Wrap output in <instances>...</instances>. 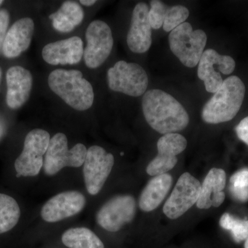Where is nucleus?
I'll list each match as a JSON object with an SVG mask.
<instances>
[{
	"label": "nucleus",
	"mask_w": 248,
	"mask_h": 248,
	"mask_svg": "<svg viewBox=\"0 0 248 248\" xmlns=\"http://www.w3.org/2000/svg\"><path fill=\"white\" fill-rule=\"evenodd\" d=\"M229 190L235 200L241 203L248 202V169L239 170L232 176Z\"/></svg>",
	"instance_id": "393cba45"
},
{
	"label": "nucleus",
	"mask_w": 248,
	"mask_h": 248,
	"mask_svg": "<svg viewBox=\"0 0 248 248\" xmlns=\"http://www.w3.org/2000/svg\"><path fill=\"white\" fill-rule=\"evenodd\" d=\"M84 44L79 37L52 42L42 50L44 60L49 64H76L84 55Z\"/></svg>",
	"instance_id": "2eb2a0df"
},
{
	"label": "nucleus",
	"mask_w": 248,
	"mask_h": 248,
	"mask_svg": "<svg viewBox=\"0 0 248 248\" xmlns=\"http://www.w3.org/2000/svg\"><path fill=\"white\" fill-rule=\"evenodd\" d=\"M172 177L170 174L155 176L142 191L139 206L144 212H151L159 206L170 190Z\"/></svg>",
	"instance_id": "6ab92c4d"
},
{
	"label": "nucleus",
	"mask_w": 248,
	"mask_h": 248,
	"mask_svg": "<svg viewBox=\"0 0 248 248\" xmlns=\"http://www.w3.org/2000/svg\"><path fill=\"white\" fill-rule=\"evenodd\" d=\"M109 88L131 97L145 94L148 86L146 72L136 63L117 62L108 71Z\"/></svg>",
	"instance_id": "0eeeda50"
},
{
	"label": "nucleus",
	"mask_w": 248,
	"mask_h": 248,
	"mask_svg": "<svg viewBox=\"0 0 248 248\" xmlns=\"http://www.w3.org/2000/svg\"><path fill=\"white\" fill-rule=\"evenodd\" d=\"M50 140L48 132L42 129H34L27 134L22 153L15 161L16 177H35L40 174Z\"/></svg>",
	"instance_id": "423d86ee"
},
{
	"label": "nucleus",
	"mask_w": 248,
	"mask_h": 248,
	"mask_svg": "<svg viewBox=\"0 0 248 248\" xmlns=\"http://www.w3.org/2000/svg\"><path fill=\"white\" fill-rule=\"evenodd\" d=\"M115 164V158L102 147L93 146L87 151L83 174L86 190L91 195L99 193Z\"/></svg>",
	"instance_id": "6e6552de"
},
{
	"label": "nucleus",
	"mask_w": 248,
	"mask_h": 248,
	"mask_svg": "<svg viewBox=\"0 0 248 248\" xmlns=\"http://www.w3.org/2000/svg\"><path fill=\"white\" fill-rule=\"evenodd\" d=\"M86 39L85 63L90 68H97L105 62L112 51L114 44L112 31L107 23L94 20L87 28Z\"/></svg>",
	"instance_id": "9b49d317"
},
{
	"label": "nucleus",
	"mask_w": 248,
	"mask_h": 248,
	"mask_svg": "<svg viewBox=\"0 0 248 248\" xmlns=\"http://www.w3.org/2000/svg\"><path fill=\"white\" fill-rule=\"evenodd\" d=\"M148 13L149 8L146 3H139L133 10L130 30L127 35V44L133 53H146L151 48L153 40Z\"/></svg>",
	"instance_id": "4468645a"
},
{
	"label": "nucleus",
	"mask_w": 248,
	"mask_h": 248,
	"mask_svg": "<svg viewBox=\"0 0 248 248\" xmlns=\"http://www.w3.org/2000/svg\"><path fill=\"white\" fill-rule=\"evenodd\" d=\"M10 22V14L6 9H0V50L2 49Z\"/></svg>",
	"instance_id": "cd10ccee"
},
{
	"label": "nucleus",
	"mask_w": 248,
	"mask_h": 248,
	"mask_svg": "<svg viewBox=\"0 0 248 248\" xmlns=\"http://www.w3.org/2000/svg\"><path fill=\"white\" fill-rule=\"evenodd\" d=\"M169 6L163 1L153 0L151 1V9L148 13V19L152 29L158 30L163 27L165 14Z\"/></svg>",
	"instance_id": "bb28decb"
},
{
	"label": "nucleus",
	"mask_w": 248,
	"mask_h": 248,
	"mask_svg": "<svg viewBox=\"0 0 248 248\" xmlns=\"http://www.w3.org/2000/svg\"><path fill=\"white\" fill-rule=\"evenodd\" d=\"M245 248H248V237L246 240V242H245Z\"/></svg>",
	"instance_id": "7c9ffc66"
},
{
	"label": "nucleus",
	"mask_w": 248,
	"mask_h": 248,
	"mask_svg": "<svg viewBox=\"0 0 248 248\" xmlns=\"http://www.w3.org/2000/svg\"><path fill=\"white\" fill-rule=\"evenodd\" d=\"M202 184L198 179L185 172L178 179L175 187L164 205V213L171 219L182 217L200 198Z\"/></svg>",
	"instance_id": "9d476101"
},
{
	"label": "nucleus",
	"mask_w": 248,
	"mask_h": 248,
	"mask_svg": "<svg viewBox=\"0 0 248 248\" xmlns=\"http://www.w3.org/2000/svg\"><path fill=\"white\" fill-rule=\"evenodd\" d=\"M223 229L231 231L236 243H241L248 237V220L239 219L229 213L222 215L219 221Z\"/></svg>",
	"instance_id": "b1692460"
},
{
	"label": "nucleus",
	"mask_w": 248,
	"mask_h": 248,
	"mask_svg": "<svg viewBox=\"0 0 248 248\" xmlns=\"http://www.w3.org/2000/svg\"><path fill=\"white\" fill-rule=\"evenodd\" d=\"M62 241L68 248H105L102 240L89 228H70L63 232Z\"/></svg>",
	"instance_id": "412c9836"
},
{
	"label": "nucleus",
	"mask_w": 248,
	"mask_h": 248,
	"mask_svg": "<svg viewBox=\"0 0 248 248\" xmlns=\"http://www.w3.org/2000/svg\"><path fill=\"white\" fill-rule=\"evenodd\" d=\"M6 103L13 110L19 108L30 97L32 86L31 72L22 66L11 67L6 73Z\"/></svg>",
	"instance_id": "dca6fc26"
},
{
	"label": "nucleus",
	"mask_w": 248,
	"mask_h": 248,
	"mask_svg": "<svg viewBox=\"0 0 248 248\" xmlns=\"http://www.w3.org/2000/svg\"><path fill=\"white\" fill-rule=\"evenodd\" d=\"M3 2H4V1H2V0H0V6L2 4Z\"/></svg>",
	"instance_id": "72a5a7b5"
},
{
	"label": "nucleus",
	"mask_w": 248,
	"mask_h": 248,
	"mask_svg": "<svg viewBox=\"0 0 248 248\" xmlns=\"http://www.w3.org/2000/svg\"><path fill=\"white\" fill-rule=\"evenodd\" d=\"M20 216L21 210L17 201L11 196L0 193V234L17 226Z\"/></svg>",
	"instance_id": "5701e85b"
},
{
	"label": "nucleus",
	"mask_w": 248,
	"mask_h": 248,
	"mask_svg": "<svg viewBox=\"0 0 248 248\" xmlns=\"http://www.w3.org/2000/svg\"><path fill=\"white\" fill-rule=\"evenodd\" d=\"M226 185V172L216 168L210 170L202 184L200 198L196 203L197 208L207 210L219 207L226 198L223 191Z\"/></svg>",
	"instance_id": "a211bd4d"
},
{
	"label": "nucleus",
	"mask_w": 248,
	"mask_h": 248,
	"mask_svg": "<svg viewBox=\"0 0 248 248\" xmlns=\"http://www.w3.org/2000/svg\"><path fill=\"white\" fill-rule=\"evenodd\" d=\"M48 83L50 89L75 110L84 111L92 107L93 86L81 71L55 70L49 75Z\"/></svg>",
	"instance_id": "7ed1b4c3"
},
{
	"label": "nucleus",
	"mask_w": 248,
	"mask_h": 248,
	"mask_svg": "<svg viewBox=\"0 0 248 248\" xmlns=\"http://www.w3.org/2000/svg\"><path fill=\"white\" fill-rule=\"evenodd\" d=\"M84 14L82 8L76 1H66L62 4L55 14L49 18L53 22V27L60 32H69L82 22Z\"/></svg>",
	"instance_id": "aec40b11"
},
{
	"label": "nucleus",
	"mask_w": 248,
	"mask_h": 248,
	"mask_svg": "<svg viewBox=\"0 0 248 248\" xmlns=\"http://www.w3.org/2000/svg\"><path fill=\"white\" fill-rule=\"evenodd\" d=\"M1 75H2V72H1V68H0V81H1Z\"/></svg>",
	"instance_id": "473e14b6"
},
{
	"label": "nucleus",
	"mask_w": 248,
	"mask_h": 248,
	"mask_svg": "<svg viewBox=\"0 0 248 248\" xmlns=\"http://www.w3.org/2000/svg\"><path fill=\"white\" fill-rule=\"evenodd\" d=\"M189 14L188 9L181 5L168 7L165 14L163 29L166 32H171L186 22L189 17Z\"/></svg>",
	"instance_id": "a878e982"
},
{
	"label": "nucleus",
	"mask_w": 248,
	"mask_h": 248,
	"mask_svg": "<svg viewBox=\"0 0 248 248\" xmlns=\"http://www.w3.org/2000/svg\"><path fill=\"white\" fill-rule=\"evenodd\" d=\"M96 1H95V0H81L80 3L86 6H91L95 4Z\"/></svg>",
	"instance_id": "c756f323"
},
{
	"label": "nucleus",
	"mask_w": 248,
	"mask_h": 248,
	"mask_svg": "<svg viewBox=\"0 0 248 248\" xmlns=\"http://www.w3.org/2000/svg\"><path fill=\"white\" fill-rule=\"evenodd\" d=\"M236 135L240 140L248 146V117H245L235 128Z\"/></svg>",
	"instance_id": "c85d7f7f"
},
{
	"label": "nucleus",
	"mask_w": 248,
	"mask_h": 248,
	"mask_svg": "<svg viewBox=\"0 0 248 248\" xmlns=\"http://www.w3.org/2000/svg\"><path fill=\"white\" fill-rule=\"evenodd\" d=\"M34 22L31 18L18 19L6 33L2 53L6 58H16L30 46L34 32Z\"/></svg>",
	"instance_id": "f3484780"
},
{
	"label": "nucleus",
	"mask_w": 248,
	"mask_h": 248,
	"mask_svg": "<svg viewBox=\"0 0 248 248\" xmlns=\"http://www.w3.org/2000/svg\"><path fill=\"white\" fill-rule=\"evenodd\" d=\"M212 48L203 52L199 62L198 77L205 84V90L208 93H215L221 88L223 80L221 73L216 71L214 62V52Z\"/></svg>",
	"instance_id": "4be33fe9"
},
{
	"label": "nucleus",
	"mask_w": 248,
	"mask_h": 248,
	"mask_svg": "<svg viewBox=\"0 0 248 248\" xmlns=\"http://www.w3.org/2000/svg\"><path fill=\"white\" fill-rule=\"evenodd\" d=\"M142 109L152 128L163 135L182 131L189 124L187 111L177 99L159 89H151L143 94Z\"/></svg>",
	"instance_id": "f257e3e1"
},
{
	"label": "nucleus",
	"mask_w": 248,
	"mask_h": 248,
	"mask_svg": "<svg viewBox=\"0 0 248 248\" xmlns=\"http://www.w3.org/2000/svg\"><path fill=\"white\" fill-rule=\"evenodd\" d=\"M2 126H1V124H0V137L1 136V135H2Z\"/></svg>",
	"instance_id": "2f4dec72"
},
{
	"label": "nucleus",
	"mask_w": 248,
	"mask_h": 248,
	"mask_svg": "<svg viewBox=\"0 0 248 248\" xmlns=\"http://www.w3.org/2000/svg\"><path fill=\"white\" fill-rule=\"evenodd\" d=\"M207 43V35L202 30L193 31L184 22L171 31L169 45L171 51L184 66L194 68L198 64Z\"/></svg>",
	"instance_id": "20e7f679"
},
{
	"label": "nucleus",
	"mask_w": 248,
	"mask_h": 248,
	"mask_svg": "<svg viewBox=\"0 0 248 248\" xmlns=\"http://www.w3.org/2000/svg\"><path fill=\"white\" fill-rule=\"evenodd\" d=\"M87 151L82 143H78L69 149L66 135L57 133L50 139L45 155L43 166L45 174L54 176L65 167H81L84 165Z\"/></svg>",
	"instance_id": "39448f33"
},
{
	"label": "nucleus",
	"mask_w": 248,
	"mask_h": 248,
	"mask_svg": "<svg viewBox=\"0 0 248 248\" xmlns=\"http://www.w3.org/2000/svg\"><path fill=\"white\" fill-rule=\"evenodd\" d=\"M187 144V140L180 134L163 135L158 140V155L147 166V173L155 177L171 170L177 164V155L185 151Z\"/></svg>",
	"instance_id": "f8f14e48"
},
{
	"label": "nucleus",
	"mask_w": 248,
	"mask_h": 248,
	"mask_svg": "<svg viewBox=\"0 0 248 248\" xmlns=\"http://www.w3.org/2000/svg\"><path fill=\"white\" fill-rule=\"evenodd\" d=\"M246 87L236 76L223 80V84L204 106L202 119L208 124L229 122L237 115L244 102Z\"/></svg>",
	"instance_id": "f03ea898"
},
{
	"label": "nucleus",
	"mask_w": 248,
	"mask_h": 248,
	"mask_svg": "<svg viewBox=\"0 0 248 248\" xmlns=\"http://www.w3.org/2000/svg\"><path fill=\"white\" fill-rule=\"evenodd\" d=\"M86 197L78 191H66L53 196L41 210L42 219L56 223L78 215L86 205Z\"/></svg>",
	"instance_id": "ddd939ff"
},
{
	"label": "nucleus",
	"mask_w": 248,
	"mask_h": 248,
	"mask_svg": "<svg viewBox=\"0 0 248 248\" xmlns=\"http://www.w3.org/2000/svg\"><path fill=\"white\" fill-rule=\"evenodd\" d=\"M136 210V201L133 196H116L99 209L96 215V221L103 229L115 232L133 221Z\"/></svg>",
	"instance_id": "1a4fd4ad"
}]
</instances>
